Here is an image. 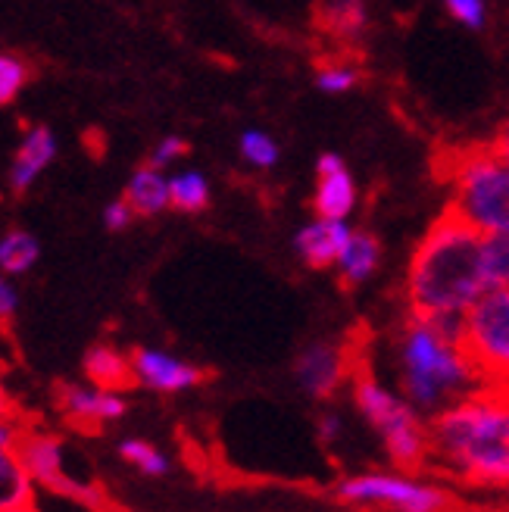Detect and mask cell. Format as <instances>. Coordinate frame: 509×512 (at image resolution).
Here are the masks:
<instances>
[{"label": "cell", "mask_w": 509, "mask_h": 512, "mask_svg": "<svg viewBox=\"0 0 509 512\" xmlns=\"http://www.w3.org/2000/svg\"><path fill=\"white\" fill-rule=\"evenodd\" d=\"M356 178L338 153H322L316 160L313 213L322 219H350L356 210Z\"/></svg>", "instance_id": "obj_12"}, {"label": "cell", "mask_w": 509, "mask_h": 512, "mask_svg": "<svg viewBox=\"0 0 509 512\" xmlns=\"http://www.w3.org/2000/svg\"><path fill=\"white\" fill-rule=\"evenodd\" d=\"M57 135L54 128L47 125H29V132H25L16 144V153L10 160V188L13 191H29L38 178L44 175V169L57 160Z\"/></svg>", "instance_id": "obj_14"}, {"label": "cell", "mask_w": 509, "mask_h": 512, "mask_svg": "<svg viewBox=\"0 0 509 512\" xmlns=\"http://www.w3.org/2000/svg\"><path fill=\"white\" fill-rule=\"evenodd\" d=\"M10 278L13 275H7L4 269H0V322H10L19 310V291Z\"/></svg>", "instance_id": "obj_31"}, {"label": "cell", "mask_w": 509, "mask_h": 512, "mask_svg": "<svg viewBox=\"0 0 509 512\" xmlns=\"http://www.w3.org/2000/svg\"><path fill=\"white\" fill-rule=\"evenodd\" d=\"M135 219H138V213L132 210V203L125 197H119V200H113L104 207V225L110 228V232H125V228H129Z\"/></svg>", "instance_id": "obj_30"}, {"label": "cell", "mask_w": 509, "mask_h": 512, "mask_svg": "<svg viewBox=\"0 0 509 512\" xmlns=\"http://www.w3.org/2000/svg\"><path fill=\"white\" fill-rule=\"evenodd\" d=\"M116 456L141 478H166L172 472L169 453L147 438H122L116 444Z\"/></svg>", "instance_id": "obj_20"}, {"label": "cell", "mask_w": 509, "mask_h": 512, "mask_svg": "<svg viewBox=\"0 0 509 512\" xmlns=\"http://www.w3.org/2000/svg\"><path fill=\"white\" fill-rule=\"evenodd\" d=\"M169 197L175 213H203L213 200L210 178L197 169H178L169 175Z\"/></svg>", "instance_id": "obj_21"}, {"label": "cell", "mask_w": 509, "mask_h": 512, "mask_svg": "<svg viewBox=\"0 0 509 512\" xmlns=\"http://www.w3.org/2000/svg\"><path fill=\"white\" fill-rule=\"evenodd\" d=\"M25 82H29V66H25V60L0 50V107L13 104L19 91L25 88Z\"/></svg>", "instance_id": "obj_25"}, {"label": "cell", "mask_w": 509, "mask_h": 512, "mask_svg": "<svg viewBox=\"0 0 509 512\" xmlns=\"http://www.w3.org/2000/svg\"><path fill=\"white\" fill-rule=\"evenodd\" d=\"M381 256H385V247L381 241L366 232V228H353L338 263H335V272H338V281L344 288H360L366 281L378 272L381 266Z\"/></svg>", "instance_id": "obj_15"}, {"label": "cell", "mask_w": 509, "mask_h": 512, "mask_svg": "<svg viewBox=\"0 0 509 512\" xmlns=\"http://www.w3.org/2000/svg\"><path fill=\"white\" fill-rule=\"evenodd\" d=\"M347 391L356 416L375 434L388 466H400V469L428 466L431 456L428 416L400 394L397 384L385 381L375 369L360 363Z\"/></svg>", "instance_id": "obj_5"}, {"label": "cell", "mask_w": 509, "mask_h": 512, "mask_svg": "<svg viewBox=\"0 0 509 512\" xmlns=\"http://www.w3.org/2000/svg\"><path fill=\"white\" fill-rule=\"evenodd\" d=\"M460 338L485 388L509 391V285L481 294L460 319Z\"/></svg>", "instance_id": "obj_7"}, {"label": "cell", "mask_w": 509, "mask_h": 512, "mask_svg": "<svg viewBox=\"0 0 509 512\" xmlns=\"http://www.w3.org/2000/svg\"><path fill=\"white\" fill-rule=\"evenodd\" d=\"M441 478L481 494H509V391L478 388L428 419Z\"/></svg>", "instance_id": "obj_2"}, {"label": "cell", "mask_w": 509, "mask_h": 512, "mask_svg": "<svg viewBox=\"0 0 509 512\" xmlns=\"http://www.w3.org/2000/svg\"><path fill=\"white\" fill-rule=\"evenodd\" d=\"M350 232H353V228L347 225V219H322V216H316L313 222L297 228V235H294L297 260L307 269H335Z\"/></svg>", "instance_id": "obj_13"}, {"label": "cell", "mask_w": 509, "mask_h": 512, "mask_svg": "<svg viewBox=\"0 0 509 512\" xmlns=\"http://www.w3.org/2000/svg\"><path fill=\"white\" fill-rule=\"evenodd\" d=\"M57 406L69 425L82 431H97L119 422L129 413V400L122 391L100 388L94 381H66L57 388Z\"/></svg>", "instance_id": "obj_11"}, {"label": "cell", "mask_w": 509, "mask_h": 512, "mask_svg": "<svg viewBox=\"0 0 509 512\" xmlns=\"http://www.w3.org/2000/svg\"><path fill=\"white\" fill-rule=\"evenodd\" d=\"M35 481L25 469L19 447L0 444V512L35 503Z\"/></svg>", "instance_id": "obj_19"}, {"label": "cell", "mask_w": 509, "mask_h": 512, "mask_svg": "<svg viewBox=\"0 0 509 512\" xmlns=\"http://www.w3.org/2000/svg\"><path fill=\"white\" fill-rule=\"evenodd\" d=\"M10 512H38V509H35V503H29V506H19V509H10Z\"/></svg>", "instance_id": "obj_35"}, {"label": "cell", "mask_w": 509, "mask_h": 512, "mask_svg": "<svg viewBox=\"0 0 509 512\" xmlns=\"http://www.w3.org/2000/svg\"><path fill=\"white\" fill-rule=\"evenodd\" d=\"M16 409H13V397H10V391H7V384H4V378H0V422H4L7 416H13Z\"/></svg>", "instance_id": "obj_33"}, {"label": "cell", "mask_w": 509, "mask_h": 512, "mask_svg": "<svg viewBox=\"0 0 509 512\" xmlns=\"http://www.w3.org/2000/svg\"><path fill=\"white\" fill-rule=\"evenodd\" d=\"M485 256L491 285H509V235H485Z\"/></svg>", "instance_id": "obj_26"}, {"label": "cell", "mask_w": 509, "mask_h": 512, "mask_svg": "<svg viewBox=\"0 0 509 512\" xmlns=\"http://www.w3.org/2000/svg\"><path fill=\"white\" fill-rule=\"evenodd\" d=\"M125 200L132 203V210L141 216V219H150V216H160L166 210H172V197H169V175L166 169H157V166H138L129 178V185H125Z\"/></svg>", "instance_id": "obj_17"}, {"label": "cell", "mask_w": 509, "mask_h": 512, "mask_svg": "<svg viewBox=\"0 0 509 512\" xmlns=\"http://www.w3.org/2000/svg\"><path fill=\"white\" fill-rule=\"evenodd\" d=\"M19 456L25 469H29L32 481L38 491H50V494H60V497H72L79 503L97 506L100 500V488L91 484L88 478H79L69 469V447L60 434L29 425L19 441Z\"/></svg>", "instance_id": "obj_8"}, {"label": "cell", "mask_w": 509, "mask_h": 512, "mask_svg": "<svg viewBox=\"0 0 509 512\" xmlns=\"http://www.w3.org/2000/svg\"><path fill=\"white\" fill-rule=\"evenodd\" d=\"M238 153L247 166L260 169V172L272 169L278 160H282V147H278V141L269 132H260V128H247V132H241Z\"/></svg>", "instance_id": "obj_23"}, {"label": "cell", "mask_w": 509, "mask_h": 512, "mask_svg": "<svg viewBox=\"0 0 509 512\" xmlns=\"http://www.w3.org/2000/svg\"><path fill=\"white\" fill-rule=\"evenodd\" d=\"M316 438L325 447H338L347 438V419H344L341 409H332V406L322 409V413L316 416Z\"/></svg>", "instance_id": "obj_28"}, {"label": "cell", "mask_w": 509, "mask_h": 512, "mask_svg": "<svg viewBox=\"0 0 509 512\" xmlns=\"http://www.w3.org/2000/svg\"><path fill=\"white\" fill-rule=\"evenodd\" d=\"M388 360L400 394L428 419L444 406L485 388L460 338V322L406 313L391 335Z\"/></svg>", "instance_id": "obj_3"}, {"label": "cell", "mask_w": 509, "mask_h": 512, "mask_svg": "<svg viewBox=\"0 0 509 512\" xmlns=\"http://www.w3.org/2000/svg\"><path fill=\"white\" fill-rule=\"evenodd\" d=\"M335 497L360 512H453V484L425 469H360L335 484Z\"/></svg>", "instance_id": "obj_6"}, {"label": "cell", "mask_w": 509, "mask_h": 512, "mask_svg": "<svg viewBox=\"0 0 509 512\" xmlns=\"http://www.w3.org/2000/svg\"><path fill=\"white\" fill-rule=\"evenodd\" d=\"M360 82H363V72L347 60H332V63L319 66V72H316V88L322 94H335V97L350 94Z\"/></svg>", "instance_id": "obj_24"}, {"label": "cell", "mask_w": 509, "mask_h": 512, "mask_svg": "<svg viewBox=\"0 0 509 512\" xmlns=\"http://www.w3.org/2000/svg\"><path fill=\"white\" fill-rule=\"evenodd\" d=\"M485 235L475 225L444 210L425 228L410 253L403 278V306L413 316L460 322L472 303L491 291Z\"/></svg>", "instance_id": "obj_1"}, {"label": "cell", "mask_w": 509, "mask_h": 512, "mask_svg": "<svg viewBox=\"0 0 509 512\" xmlns=\"http://www.w3.org/2000/svg\"><path fill=\"white\" fill-rule=\"evenodd\" d=\"M319 29L332 35L338 44H360V38L369 32V7L366 0H322L319 10Z\"/></svg>", "instance_id": "obj_16"}, {"label": "cell", "mask_w": 509, "mask_h": 512, "mask_svg": "<svg viewBox=\"0 0 509 512\" xmlns=\"http://www.w3.org/2000/svg\"><path fill=\"white\" fill-rule=\"evenodd\" d=\"M438 178L447 188L450 213L481 235H509V163L491 141L444 150Z\"/></svg>", "instance_id": "obj_4"}, {"label": "cell", "mask_w": 509, "mask_h": 512, "mask_svg": "<svg viewBox=\"0 0 509 512\" xmlns=\"http://www.w3.org/2000/svg\"><path fill=\"white\" fill-rule=\"evenodd\" d=\"M188 153V141L185 138H178V135H166L154 144V150H150V157L147 163L150 166H157V169H169L172 163H178Z\"/></svg>", "instance_id": "obj_29"}, {"label": "cell", "mask_w": 509, "mask_h": 512, "mask_svg": "<svg viewBox=\"0 0 509 512\" xmlns=\"http://www.w3.org/2000/svg\"><path fill=\"white\" fill-rule=\"evenodd\" d=\"M356 366H360V356H356L350 344L322 338L300 347V353L294 356L291 375L297 381V388L310 400L328 403L350 388Z\"/></svg>", "instance_id": "obj_9"}, {"label": "cell", "mask_w": 509, "mask_h": 512, "mask_svg": "<svg viewBox=\"0 0 509 512\" xmlns=\"http://www.w3.org/2000/svg\"><path fill=\"white\" fill-rule=\"evenodd\" d=\"M41 256V244L25 228H10L0 235V269L7 275H25L32 272Z\"/></svg>", "instance_id": "obj_22"}, {"label": "cell", "mask_w": 509, "mask_h": 512, "mask_svg": "<svg viewBox=\"0 0 509 512\" xmlns=\"http://www.w3.org/2000/svg\"><path fill=\"white\" fill-rule=\"evenodd\" d=\"M497 150H500V157L509 163V113H506V119L500 122V128H497V135H494V141H491Z\"/></svg>", "instance_id": "obj_32"}, {"label": "cell", "mask_w": 509, "mask_h": 512, "mask_svg": "<svg viewBox=\"0 0 509 512\" xmlns=\"http://www.w3.org/2000/svg\"><path fill=\"white\" fill-rule=\"evenodd\" d=\"M82 372L88 381L100 384V388L110 391H125L135 384L132 375V353H122L113 344H94L88 347L85 360H82Z\"/></svg>", "instance_id": "obj_18"}, {"label": "cell", "mask_w": 509, "mask_h": 512, "mask_svg": "<svg viewBox=\"0 0 509 512\" xmlns=\"http://www.w3.org/2000/svg\"><path fill=\"white\" fill-rule=\"evenodd\" d=\"M132 375L135 384L150 394H163V397H175L200 388L207 381V372H203L197 363L185 360L172 350L163 347H138L132 350Z\"/></svg>", "instance_id": "obj_10"}, {"label": "cell", "mask_w": 509, "mask_h": 512, "mask_svg": "<svg viewBox=\"0 0 509 512\" xmlns=\"http://www.w3.org/2000/svg\"><path fill=\"white\" fill-rule=\"evenodd\" d=\"M444 7L456 22L472 32L488 25V0H444Z\"/></svg>", "instance_id": "obj_27"}, {"label": "cell", "mask_w": 509, "mask_h": 512, "mask_svg": "<svg viewBox=\"0 0 509 512\" xmlns=\"http://www.w3.org/2000/svg\"><path fill=\"white\" fill-rule=\"evenodd\" d=\"M478 512H509V503H500V506H485V509H478Z\"/></svg>", "instance_id": "obj_34"}]
</instances>
